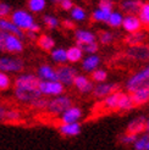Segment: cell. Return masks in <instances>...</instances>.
<instances>
[{
	"label": "cell",
	"instance_id": "6da1fadb",
	"mask_svg": "<svg viewBox=\"0 0 149 150\" xmlns=\"http://www.w3.org/2000/svg\"><path fill=\"white\" fill-rule=\"evenodd\" d=\"M126 88L131 93L143 88H149V65L133 74L126 83Z\"/></svg>",
	"mask_w": 149,
	"mask_h": 150
},
{
	"label": "cell",
	"instance_id": "7a4b0ae2",
	"mask_svg": "<svg viewBox=\"0 0 149 150\" xmlns=\"http://www.w3.org/2000/svg\"><path fill=\"white\" fill-rule=\"evenodd\" d=\"M72 105V99H70L69 96L65 95H59L56 98L49 100L47 110L53 115H60L66 110H69Z\"/></svg>",
	"mask_w": 149,
	"mask_h": 150
},
{
	"label": "cell",
	"instance_id": "3957f363",
	"mask_svg": "<svg viewBox=\"0 0 149 150\" xmlns=\"http://www.w3.org/2000/svg\"><path fill=\"white\" fill-rule=\"evenodd\" d=\"M11 22L13 25H16L20 29H25V31H28L29 28L32 27L34 22V18L31 13H28L25 10H16L12 16H11Z\"/></svg>",
	"mask_w": 149,
	"mask_h": 150
},
{
	"label": "cell",
	"instance_id": "277c9868",
	"mask_svg": "<svg viewBox=\"0 0 149 150\" xmlns=\"http://www.w3.org/2000/svg\"><path fill=\"white\" fill-rule=\"evenodd\" d=\"M40 79L34 74H21L15 79V88L22 89H39Z\"/></svg>",
	"mask_w": 149,
	"mask_h": 150
},
{
	"label": "cell",
	"instance_id": "5b68a950",
	"mask_svg": "<svg viewBox=\"0 0 149 150\" xmlns=\"http://www.w3.org/2000/svg\"><path fill=\"white\" fill-rule=\"evenodd\" d=\"M23 67V61L20 59L0 57V72H21Z\"/></svg>",
	"mask_w": 149,
	"mask_h": 150
},
{
	"label": "cell",
	"instance_id": "8992f818",
	"mask_svg": "<svg viewBox=\"0 0 149 150\" xmlns=\"http://www.w3.org/2000/svg\"><path fill=\"white\" fill-rule=\"evenodd\" d=\"M120 92V84L117 83H99L96 87L93 88L92 94L94 98L96 99H101V98H106L110 94Z\"/></svg>",
	"mask_w": 149,
	"mask_h": 150
},
{
	"label": "cell",
	"instance_id": "52a82bcc",
	"mask_svg": "<svg viewBox=\"0 0 149 150\" xmlns=\"http://www.w3.org/2000/svg\"><path fill=\"white\" fill-rule=\"evenodd\" d=\"M57 81L60 82L62 86H71L73 84V79L77 76L76 69L70 66H60L56 69Z\"/></svg>",
	"mask_w": 149,
	"mask_h": 150
},
{
	"label": "cell",
	"instance_id": "ba28073f",
	"mask_svg": "<svg viewBox=\"0 0 149 150\" xmlns=\"http://www.w3.org/2000/svg\"><path fill=\"white\" fill-rule=\"evenodd\" d=\"M15 96L21 103H28L31 104L35 99L42 96L39 89H22V88H15Z\"/></svg>",
	"mask_w": 149,
	"mask_h": 150
},
{
	"label": "cell",
	"instance_id": "9c48e42d",
	"mask_svg": "<svg viewBox=\"0 0 149 150\" xmlns=\"http://www.w3.org/2000/svg\"><path fill=\"white\" fill-rule=\"evenodd\" d=\"M39 91L42 95H61L64 92V86L60 82H45L40 81L39 83Z\"/></svg>",
	"mask_w": 149,
	"mask_h": 150
},
{
	"label": "cell",
	"instance_id": "30bf717a",
	"mask_svg": "<svg viewBox=\"0 0 149 150\" xmlns=\"http://www.w3.org/2000/svg\"><path fill=\"white\" fill-rule=\"evenodd\" d=\"M126 54L128 57L136 60V61H149V47L147 45L131 47Z\"/></svg>",
	"mask_w": 149,
	"mask_h": 150
},
{
	"label": "cell",
	"instance_id": "8fae6325",
	"mask_svg": "<svg viewBox=\"0 0 149 150\" xmlns=\"http://www.w3.org/2000/svg\"><path fill=\"white\" fill-rule=\"evenodd\" d=\"M4 49H5V51L17 54V52H21L23 50V44H22L18 37L13 35V34H7L5 38V42H4Z\"/></svg>",
	"mask_w": 149,
	"mask_h": 150
},
{
	"label": "cell",
	"instance_id": "7c38bea8",
	"mask_svg": "<svg viewBox=\"0 0 149 150\" xmlns=\"http://www.w3.org/2000/svg\"><path fill=\"white\" fill-rule=\"evenodd\" d=\"M83 112L82 109L77 106H71L69 110L62 112L61 115V125H69V123H76L78 120L82 117Z\"/></svg>",
	"mask_w": 149,
	"mask_h": 150
},
{
	"label": "cell",
	"instance_id": "4fadbf2b",
	"mask_svg": "<svg viewBox=\"0 0 149 150\" xmlns=\"http://www.w3.org/2000/svg\"><path fill=\"white\" fill-rule=\"evenodd\" d=\"M122 27L128 34L136 33V32H139L140 27H142V22H140L139 17L135 16V15H127L126 17H123Z\"/></svg>",
	"mask_w": 149,
	"mask_h": 150
},
{
	"label": "cell",
	"instance_id": "5bb4252c",
	"mask_svg": "<svg viewBox=\"0 0 149 150\" xmlns=\"http://www.w3.org/2000/svg\"><path fill=\"white\" fill-rule=\"evenodd\" d=\"M73 86L76 87L79 93L82 94H87V93H92L93 91V83L89 81L86 76H82V74H77L73 79Z\"/></svg>",
	"mask_w": 149,
	"mask_h": 150
},
{
	"label": "cell",
	"instance_id": "9a60e30c",
	"mask_svg": "<svg viewBox=\"0 0 149 150\" xmlns=\"http://www.w3.org/2000/svg\"><path fill=\"white\" fill-rule=\"evenodd\" d=\"M38 78L45 82H59L56 70L49 65H43L38 69Z\"/></svg>",
	"mask_w": 149,
	"mask_h": 150
},
{
	"label": "cell",
	"instance_id": "2e32d148",
	"mask_svg": "<svg viewBox=\"0 0 149 150\" xmlns=\"http://www.w3.org/2000/svg\"><path fill=\"white\" fill-rule=\"evenodd\" d=\"M0 29L9 34H13L18 37L20 39L25 38V33L22 32V29H20L16 25H13L10 20H6V18H0Z\"/></svg>",
	"mask_w": 149,
	"mask_h": 150
},
{
	"label": "cell",
	"instance_id": "e0dca14e",
	"mask_svg": "<svg viewBox=\"0 0 149 150\" xmlns=\"http://www.w3.org/2000/svg\"><path fill=\"white\" fill-rule=\"evenodd\" d=\"M145 117L144 116H139L127 125V129H126V133L128 134H136L138 136V133L143 132L145 129Z\"/></svg>",
	"mask_w": 149,
	"mask_h": 150
},
{
	"label": "cell",
	"instance_id": "ac0fdd59",
	"mask_svg": "<svg viewBox=\"0 0 149 150\" xmlns=\"http://www.w3.org/2000/svg\"><path fill=\"white\" fill-rule=\"evenodd\" d=\"M142 5L140 0H123L120 4V7L123 12H127L128 15H136L140 11Z\"/></svg>",
	"mask_w": 149,
	"mask_h": 150
},
{
	"label": "cell",
	"instance_id": "d6986e66",
	"mask_svg": "<svg viewBox=\"0 0 149 150\" xmlns=\"http://www.w3.org/2000/svg\"><path fill=\"white\" fill-rule=\"evenodd\" d=\"M132 103L135 106H140V105H144L149 101V88H143L139 89L137 92H133L130 94Z\"/></svg>",
	"mask_w": 149,
	"mask_h": 150
},
{
	"label": "cell",
	"instance_id": "ffe728a7",
	"mask_svg": "<svg viewBox=\"0 0 149 150\" xmlns=\"http://www.w3.org/2000/svg\"><path fill=\"white\" fill-rule=\"evenodd\" d=\"M74 38H76L77 44H91L95 43L96 37L89 31H84V29H77L74 32Z\"/></svg>",
	"mask_w": 149,
	"mask_h": 150
},
{
	"label": "cell",
	"instance_id": "44dd1931",
	"mask_svg": "<svg viewBox=\"0 0 149 150\" xmlns=\"http://www.w3.org/2000/svg\"><path fill=\"white\" fill-rule=\"evenodd\" d=\"M122 92H116L110 94L106 98H104V100L101 101V105L106 110H118V101H120Z\"/></svg>",
	"mask_w": 149,
	"mask_h": 150
},
{
	"label": "cell",
	"instance_id": "7402d4cb",
	"mask_svg": "<svg viewBox=\"0 0 149 150\" xmlns=\"http://www.w3.org/2000/svg\"><path fill=\"white\" fill-rule=\"evenodd\" d=\"M59 132L65 137H74L81 133V125L76 123H69V125H61L59 127Z\"/></svg>",
	"mask_w": 149,
	"mask_h": 150
},
{
	"label": "cell",
	"instance_id": "603a6c76",
	"mask_svg": "<svg viewBox=\"0 0 149 150\" xmlns=\"http://www.w3.org/2000/svg\"><path fill=\"white\" fill-rule=\"evenodd\" d=\"M37 45H38L43 51L50 52L55 47V42L51 37H49L47 34H42L37 38Z\"/></svg>",
	"mask_w": 149,
	"mask_h": 150
},
{
	"label": "cell",
	"instance_id": "cb8c5ba5",
	"mask_svg": "<svg viewBox=\"0 0 149 150\" xmlns=\"http://www.w3.org/2000/svg\"><path fill=\"white\" fill-rule=\"evenodd\" d=\"M99 64H100L99 56L89 55L88 57H86L83 61H82V69H83L84 71H87V72H92V71H94L96 69V67H98Z\"/></svg>",
	"mask_w": 149,
	"mask_h": 150
},
{
	"label": "cell",
	"instance_id": "d4e9b609",
	"mask_svg": "<svg viewBox=\"0 0 149 150\" xmlns=\"http://www.w3.org/2000/svg\"><path fill=\"white\" fill-rule=\"evenodd\" d=\"M145 39V34L143 32H136V33H130L125 38V43H127L131 47H137L140 45Z\"/></svg>",
	"mask_w": 149,
	"mask_h": 150
},
{
	"label": "cell",
	"instance_id": "484cf974",
	"mask_svg": "<svg viewBox=\"0 0 149 150\" xmlns=\"http://www.w3.org/2000/svg\"><path fill=\"white\" fill-rule=\"evenodd\" d=\"M66 55H67V61L74 64V62H78L79 60H82L83 52H82V50L77 45H74V47H71L66 50Z\"/></svg>",
	"mask_w": 149,
	"mask_h": 150
},
{
	"label": "cell",
	"instance_id": "4316f807",
	"mask_svg": "<svg viewBox=\"0 0 149 150\" xmlns=\"http://www.w3.org/2000/svg\"><path fill=\"white\" fill-rule=\"evenodd\" d=\"M133 108H135V105H133V103H132L131 95L130 94H126V93H122L121 94V98H120V101H118V111H120V110L130 111Z\"/></svg>",
	"mask_w": 149,
	"mask_h": 150
},
{
	"label": "cell",
	"instance_id": "83f0119b",
	"mask_svg": "<svg viewBox=\"0 0 149 150\" xmlns=\"http://www.w3.org/2000/svg\"><path fill=\"white\" fill-rule=\"evenodd\" d=\"M51 59L57 64H64L67 61V55H66V50L62 48H57L51 50Z\"/></svg>",
	"mask_w": 149,
	"mask_h": 150
},
{
	"label": "cell",
	"instance_id": "f1b7e54d",
	"mask_svg": "<svg viewBox=\"0 0 149 150\" xmlns=\"http://www.w3.org/2000/svg\"><path fill=\"white\" fill-rule=\"evenodd\" d=\"M122 21H123V16L120 13V12H111L110 13V16H109V20L106 23L111 27H114V28H117V27H120L122 26Z\"/></svg>",
	"mask_w": 149,
	"mask_h": 150
},
{
	"label": "cell",
	"instance_id": "f546056e",
	"mask_svg": "<svg viewBox=\"0 0 149 150\" xmlns=\"http://www.w3.org/2000/svg\"><path fill=\"white\" fill-rule=\"evenodd\" d=\"M45 0H28V9L32 12H40L45 9Z\"/></svg>",
	"mask_w": 149,
	"mask_h": 150
},
{
	"label": "cell",
	"instance_id": "4dcf8cb0",
	"mask_svg": "<svg viewBox=\"0 0 149 150\" xmlns=\"http://www.w3.org/2000/svg\"><path fill=\"white\" fill-rule=\"evenodd\" d=\"M109 16H110L109 12H105V11H103V10L96 9L92 13V20L95 21V22H108Z\"/></svg>",
	"mask_w": 149,
	"mask_h": 150
},
{
	"label": "cell",
	"instance_id": "1f68e13d",
	"mask_svg": "<svg viewBox=\"0 0 149 150\" xmlns=\"http://www.w3.org/2000/svg\"><path fill=\"white\" fill-rule=\"evenodd\" d=\"M71 16L73 20L76 21H83L86 18V10L83 7H79V6H73L72 10H71Z\"/></svg>",
	"mask_w": 149,
	"mask_h": 150
},
{
	"label": "cell",
	"instance_id": "d6a6232c",
	"mask_svg": "<svg viewBox=\"0 0 149 150\" xmlns=\"http://www.w3.org/2000/svg\"><path fill=\"white\" fill-rule=\"evenodd\" d=\"M21 120V114L17 110H6V114H5V121L4 122H9V123H13V122H17Z\"/></svg>",
	"mask_w": 149,
	"mask_h": 150
},
{
	"label": "cell",
	"instance_id": "836d02e7",
	"mask_svg": "<svg viewBox=\"0 0 149 150\" xmlns=\"http://www.w3.org/2000/svg\"><path fill=\"white\" fill-rule=\"evenodd\" d=\"M92 81L96 82V83H104V81H106L108 73L104 70H95L92 72Z\"/></svg>",
	"mask_w": 149,
	"mask_h": 150
},
{
	"label": "cell",
	"instance_id": "e575fe53",
	"mask_svg": "<svg viewBox=\"0 0 149 150\" xmlns=\"http://www.w3.org/2000/svg\"><path fill=\"white\" fill-rule=\"evenodd\" d=\"M77 47L82 50V52H88V54H94L99 49V45L96 42L91 44H77Z\"/></svg>",
	"mask_w": 149,
	"mask_h": 150
},
{
	"label": "cell",
	"instance_id": "d590c367",
	"mask_svg": "<svg viewBox=\"0 0 149 150\" xmlns=\"http://www.w3.org/2000/svg\"><path fill=\"white\" fill-rule=\"evenodd\" d=\"M139 20L142 23L149 25V3L143 4L139 11Z\"/></svg>",
	"mask_w": 149,
	"mask_h": 150
},
{
	"label": "cell",
	"instance_id": "8d00e7d4",
	"mask_svg": "<svg viewBox=\"0 0 149 150\" xmlns=\"http://www.w3.org/2000/svg\"><path fill=\"white\" fill-rule=\"evenodd\" d=\"M48 103H49L48 99H45V98H43V96H40V98H38V99H35L34 101H32L29 105H31L33 109H37V110H47V108H48Z\"/></svg>",
	"mask_w": 149,
	"mask_h": 150
},
{
	"label": "cell",
	"instance_id": "74e56055",
	"mask_svg": "<svg viewBox=\"0 0 149 150\" xmlns=\"http://www.w3.org/2000/svg\"><path fill=\"white\" fill-rule=\"evenodd\" d=\"M99 40L103 45H109V44L113 43L114 40V35L113 33H110L108 31H100L99 33Z\"/></svg>",
	"mask_w": 149,
	"mask_h": 150
},
{
	"label": "cell",
	"instance_id": "f35d334b",
	"mask_svg": "<svg viewBox=\"0 0 149 150\" xmlns=\"http://www.w3.org/2000/svg\"><path fill=\"white\" fill-rule=\"evenodd\" d=\"M43 22L45 23L47 28L49 29H54L59 26V21L56 17L51 16V15H45V16H43Z\"/></svg>",
	"mask_w": 149,
	"mask_h": 150
},
{
	"label": "cell",
	"instance_id": "ab89813d",
	"mask_svg": "<svg viewBox=\"0 0 149 150\" xmlns=\"http://www.w3.org/2000/svg\"><path fill=\"white\" fill-rule=\"evenodd\" d=\"M11 81L5 72H0V92H5L10 88Z\"/></svg>",
	"mask_w": 149,
	"mask_h": 150
},
{
	"label": "cell",
	"instance_id": "60d3db41",
	"mask_svg": "<svg viewBox=\"0 0 149 150\" xmlns=\"http://www.w3.org/2000/svg\"><path fill=\"white\" fill-rule=\"evenodd\" d=\"M149 140V136L148 134H144L143 137L138 138L135 143H133V146H135V150H145V146H147V143Z\"/></svg>",
	"mask_w": 149,
	"mask_h": 150
},
{
	"label": "cell",
	"instance_id": "b9f144b4",
	"mask_svg": "<svg viewBox=\"0 0 149 150\" xmlns=\"http://www.w3.org/2000/svg\"><path fill=\"white\" fill-rule=\"evenodd\" d=\"M138 139V136L136 134H128V133H125L123 136L120 137V143L123 144V145H128V144H133Z\"/></svg>",
	"mask_w": 149,
	"mask_h": 150
},
{
	"label": "cell",
	"instance_id": "7bdbcfd3",
	"mask_svg": "<svg viewBox=\"0 0 149 150\" xmlns=\"http://www.w3.org/2000/svg\"><path fill=\"white\" fill-rule=\"evenodd\" d=\"M113 9H114L113 0H99V10L111 13L113 12Z\"/></svg>",
	"mask_w": 149,
	"mask_h": 150
},
{
	"label": "cell",
	"instance_id": "ee69618b",
	"mask_svg": "<svg viewBox=\"0 0 149 150\" xmlns=\"http://www.w3.org/2000/svg\"><path fill=\"white\" fill-rule=\"evenodd\" d=\"M10 10H11V7L7 4L0 3V18H5L10 13Z\"/></svg>",
	"mask_w": 149,
	"mask_h": 150
},
{
	"label": "cell",
	"instance_id": "f6af8a7d",
	"mask_svg": "<svg viewBox=\"0 0 149 150\" xmlns=\"http://www.w3.org/2000/svg\"><path fill=\"white\" fill-rule=\"evenodd\" d=\"M59 5H60V7L64 11H70V10H72V7H73V1L72 0H62Z\"/></svg>",
	"mask_w": 149,
	"mask_h": 150
},
{
	"label": "cell",
	"instance_id": "bcb514c9",
	"mask_svg": "<svg viewBox=\"0 0 149 150\" xmlns=\"http://www.w3.org/2000/svg\"><path fill=\"white\" fill-rule=\"evenodd\" d=\"M7 34H9V33H6V32H4V31L0 29V51H5V49H4V42H5V38H6Z\"/></svg>",
	"mask_w": 149,
	"mask_h": 150
},
{
	"label": "cell",
	"instance_id": "7dc6e473",
	"mask_svg": "<svg viewBox=\"0 0 149 150\" xmlns=\"http://www.w3.org/2000/svg\"><path fill=\"white\" fill-rule=\"evenodd\" d=\"M62 25H64L65 28H67V29H74V25L72 23L71 21H69V20H65L62 22Z\"/></svg>",
	"mask_w": 149,
	"mask_h": 150
},
{
	"label": "cell",
	"instance_id": "c3c4849f",
	"mask_svg": "<svg viewBox=\"0 0 149 150\" xmlns=\"http://www.w3.org/2000/svg\"><path fill=\"white\" fill-rule=\"evenodd\" d=\"M5 114H6V109L0 105V122L5 121Z\"/></svg>",
	"mask_w": 149,
	"mask_h": 150
},
{
	"label": "cell",
	"instance_id": "681fc988",
	"mask_svg": "<svg viewBox=\"0 0 149 150\" xmlns=\"http://www.w3.org/2000/svg\"><path fill=\"white\" fill-rule=\"evenodd\" d=\"M39 31H40V27H39L38 25H37V23H33V25H32V27L28 29V32H33V33H38Z\"/></svg>",
	"mask_w": 149,
	"mask_h": 150
},
{
	"label": "cell",
	"instance_id": "f907efd6",
	"mask_svg": "<svg viewBox=\"0 0 149 150\" xmlns=\"http://www.w3.org/2000/svg\"><path fill=\"white\" fill-rule=\"evenodd\" d=\"M144 131L149 133V117L145 120V129H144Z\"/></svg>",
	"mask_w": 149,
	"mask_h": 150
},
{
	"label": "cell",
	"instance_id": "816d5d0a",
	"mask_svg": "<svg viewBox=\"0 0 149 150\" xmlns=\"http://www.w3.org/2000/svg\"><path fill=\"white\" fill-rule=\"evenodd\" d=\"M51 1H53L54 4H60V3L62 1V0H51Z\"/></svg>",
	"mask_w": 149,
	"mask_h": 150
},
{
	"label": "cell",
	"instance_id": "f5cc1de1",
	"mask_svg": "<svg viewBox=\"0 0 149 150\" xmlns=\"http://www.w3.org/2000/svg\"><path fill=\"white\" fill-rule=\"evenodd\" d=\"M145 150H149V140H148V143H147V146H145Z\"/></svg>",
	"mask_w": 149,
	"mask_h": 150
}]
</instances>
